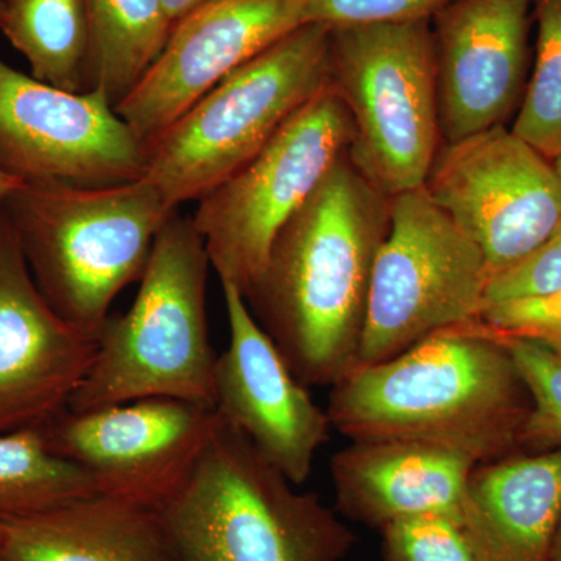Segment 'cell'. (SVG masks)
Returning a JSON list of instances; mask_svg holds the SVG:
<instances>
[{
  "mask_svg": "<svg viewBox=\"0 0 561 561\" xmlns=\"http://www.w3.org/2000/svg\"><path fill=\"white\" fill-rule=\"evenodd\" d=\"M389 227L390 197L346 151L284 225L243 295L305 386L332 387L356 370L373 268Z\"/></svg>",
  "mask_w": 561,
  "mask_h": 561,
  "instance_id": "6da1fadb",
  "label": "cell"
},
{
  "mask_svg": "<svg viewBox=\"0 0 561 561\" xmlns=\"http://www.w3.org/2000/svg\"><path fill=\"white\" fill-rule=\"evenodd\" d=\"M529 390L478 320L434 332L332 386V430L351 442L427 443L486 463L519 448Z\"/></svg>",
  "mask_w": 561,
  "mask_h": 561,
  "instance_id": "7a4b0ae2",
  "label": "cell"
},
{
  "mask_svg": "<svg viewBox=\"0 0 561 561\" xmlns=\"http://www.w3.org/2000/svg\"><path fill=\"white\" fill-rule=\"evenodd\" d=\"M54 311L99 335L117 295L139 283L173 209L146 180L114 186L24 183L2 206Z\"/></svg>",
  "mask_w": 561,
  "mask_h": 561,
  "instance_id": "3957f363",
  "label": "cell"
},
{
  "mask_svg": "<svg viewBox=\"0 0 561 561\" xmlns=\"http://www.w3.org/2000/svg\"><path fill=\"white\" fill-rule=\"evenodd\" d=\"M210 261L191 217L173 214L158 232L135 301L108 317L98 354L70 398L90 411L146 398L216 405L217 356L206 317Z\"/></svg>",
  "mask_w": 561,
  "mask_h": 561,
  "instance_id": "277c9868",
  "label": "cell"
},
{
  "mask_svg": "<svg viewBox=\"0 0 561 561\" xmlns=\"http://www.w3.org/2000/svg\"><path fill=\"white\" fill-rule=\"evenodd\" d=\"M180 561H345L356 535L227 420L161 508Z\"/></svg>",
  "mask_w": 561,
  "mask_h": 561,
  "instance_id": "5b68a950",
  "label": "cell"
},
{
  "mask_svg": "<svg viewBox=\"0 0 561 561\" xmlns=\"http://www.w3.org/2000/svg\"><path fill=\"white\" fill-rule=\"evenodd\" d=\"M331 83V27L308 22L236 69L147 146L144 180L173 209L201 202Z\"/></svg>",
  "mask_w": 561,
  "mask_h": 561,
  "instance_id": "8992f818",
  "label": "cell"
},
{
  "mask_svg": "<svg viewBox=\"0 0 561 561\" xmlns=\"http://www.w3.org/2000/svg\"><path fill=\"white\" fill-rule=\"evenodd\" d=\"M331 84L362 175L387 197L423 187L443 144L431 21L331 28Z\"/></svg>",
  "mask_w": 561,
  "mask_h": 561,
  "instance_id": "52a82bcc",
  "label": "cell"
},
{
  "mask_svg": "<svg viewBox=\"0 0 561 561\" xmlns=\"http://www.w3.org/2000/svg\"><path fill=\"white\" fill-rule=\"evenodd\" d=\"M353 121L328 84L241 171L197 202L191 217L221 284L245 295L276 236L353 142Z\"/></svg>",
  "mask_w": 561,
  "mask_h": 561,
  "instance_id": "ba28073f",
  "label": "cell"
},
{
  "mask_svg": "<svg viewBox=\"0 0 561 561\" xmlns=\"http://www.w3.org/2000/svg\"><path fill=\"white\" fill-rule=\"evenodd\" d=\"M490 273L479 247L423 187L390 197V227L373 268L357 368L427 335L481 319Z\"/></svg>",
  "mask_w": 561,
  "mask_h": 561,
  "instance_id": "9c48e42d",
  "label": "cell"
},
{
  "mask_svg": "<svg viewBox=\"0 0 561 561\" xmlns=\"http://www.w3.org/2000/svg\"><path fill=\"white\" fill-rule=\"evenodd\" d=\"M424 190L482 251L490 279L526 260L561 221L556 162L507 125L442 144Z\"/></svg>",
  "mask_w": 561,
  "mask_h": 561,
  "instance_id": "30bf717a",
  "label": "cell"
},
{
  "mask_svg": "<svg viewBox=\"0 0 561 561\" xmlns=\"http://www.w3.org/2000/svg\"><path fill=\"white\" fill-rule=\"evenodd\" d=\"M0 169L24 183L114 186L144 179L147 146L105 91L58 90L0 57Z\"/></svg>",
  "mask_w": 561,
  "mask_h": 561,
  "instance_id": "8fae6325",
  "label": "cell"
},
{
  "mask_svg": "<svg viewBox=\"0 0 561 561\" xmlns=\"http://www.w3.org/2000/svg\"><path fill=\"white\" fill-rule=\"evenodd\" d=\"M219 420L210 405L146 398L66 408L39 431L51 453L91 476L99 493L161 511L190 478Z\"/></svg>",
  "mask_w": 561,
  "mask_h": 561,
  "instance_id": "7c38bea8",
  "label": "cell"
},
{
  "mask_svg": "<svg viewBox=\"0 0 561 561\" xmlns=\"http://www.w3.org/2000/svg\"><path fill=\"white\" fill-rule=\"evenodd\" d=\"M302 24V0H206L172 25L157 60L114 110L149 144L221 80Z\"/></svg>",
  "mask_w": 561,
  "mask_h": 561,
  "instance_id": "4fadbf2b",
  "label": "cell"
},
{
  "mask_svg": "<svg viewBox=\"0 0 561 561\" xmlns=\"http://www.w3.org/2000/svg\"><path fill=\"white\" fill-rule=\"evenodd\" d=\"M98 335L54 311L0 208V434L43 426L68 408Z\"/></svg>",
  "mask_w": 561,
  "mask_h": 561,
  "instance_id": "5bb4252c",
  "label": "cell"
},
{
  "mask_svg": "<svg viewBox=\"0 0 561 561\" xmlns=\"http://www.w3.org/2000/svg\"><path fill=\"white\" fill-rule=\"evenodd\" d=\"M230 345L217 356L216 411L242 432L268 463L300 486L330 440V415L290 370L254 319L245 297L221 284Z\"/></svg>",
  "mask_w": 561,
  "mask_h": 561,
  "instance_id": "9a60e30c",
  "label": "cell"
},
{
  "mask_svg": "<svg viewBox=\"0 0 561 561\" xmlns=\"http://www.w3.org/2000/svg\"><path fill=\"white\" fill-rule=\"evenodd\" d=\"M534 0H453L431 20L443 144L505 121L522 102Z\"/></svg>",
  "mask_w": 561,
  "mask_h": 561,
  "instance_id": "2e32d148",
  "label": "cell"
},
{
  "mask_svg": "<svg viewBox=\"0 0 561 561\" xmlns=\"http://www.w3.org/2000/svg\"><path fill=\"white\" fill-rule=\"evenodd\" d=\"M478 461L419 442H351L331 460L335 508L381 530L397 519L443 515L461 524L468 481Z\"/></svg>",
  "mask_w": 561,
  "mask_h": 561,
  "instance_id": "e0dca14e",
  "label": "cell"
},
{
  "mask_svg": "<svg viewBox=\"0 0 561 561\" xmlns=\"http://www.w3.org/2000/svg\"><path fill=\"white\" fill-rule=\"evenodd\" d=\"M561 518V449L472 470L461 526L481 561H551Z\"/></svg>",
  "mask_w": 561,
  "mask_h": 561,
  "instance_id": "ac0fdd59",
  "label": "cell"
},
{
  "mask_svg": "<svg viewBox=\"0 0 561 561\" xmlns=\"http://www.w3.org/2000/svg\"><path fill=\"white\" fill-rule=\"evenodd\" d=\"M0 561H180L160 508L94 494L2 522Z\"/></svg>",
  "mask_w": 561,
  "mask_h": 561,
  "instance_id": "d6986e66",
  "label": "cell"
},
{
  "mask_svg": "<svg viewBox=\"0 0 561 561\" xmlns=\"http://www.w3.org/2000/svg\"><path fill=\"white\" fill-rule=\"evenodd\" d=\"M0 32L32 77L70 92L91 90V24L84 0H0Z\"/></svg>",
  "mask_w": 561,
  "mask_h": 561,
  "instance_id": "ffe728a7",
  "label": "cell"
},
{
  "mask_svg": "<svg viewBox=\"0 0 561 561\" xmlns=\"http://www.w3.org/2000/svg\"><path fill=\"white\" fill-rule=\"evenodd\" d=\"M91 24V90L117 105L161 54L172 31L164 0H84Z\"/></svg>",
  "mask_w": 561,
  "mask_h": 561,
  "instance_id": "44dd1931",
  "label": "cell"
},
{
  "mask_svg": "<svg viewBox=\"0 0 561 561\" xmlns=\"http://www.w3.org/2000/svg\"><path fill=\"white\" fill-rule=\"evenodd\" d=\"M94 494L91 476L51 453L39 427L0 434V522Z\"/></svg>",
  "mask_w": 561,
  "mask_h": 561,
  "instance_id": "7402d4cb",
  "label": "cell"
},
{
  "mask_svg": "<svg viewBox=\"0 0 561 561\" xmlns=\"http://www.w3.org/2000/svg\"><path fill=\"white\" fill-rule=\"evenodd\" d=\"M535 60L512 131L556 161L561 157V0H534Z\"/></svg>",
  "mask_w": 561,
  "mask_h": 561,
  "instance_id": "603a6c76",
  "label": "cell"
},
{
  "mask_svg": "<svg viewBox=\"0 0 561 561\" xmlns=\"http://www.w3.org/2000/svg\"><path fill=\"white\" fill-rule=\"evenodd\" d=\"M494 341L508 351L530 394L531 408L519 434V448L531 454L561 449V356L537 343Z\"/></svg>",
  "mask_w": 561,
  "mask_h": 561,
  "instance_id": "cb8c5ba5",
  "label": "cell"
},
{
  "mask_svg": "<svg viewBox=\"0 0 561 561\" xmlns=\"http://www.w3.org/2000/svg\"><path fill=\"white\" fill-rule=\"evenodd\" d=\"M381 535L382 561H481L463 526L449 516L397 519Z\"/></svg>",
  "mask_w": 561,
  "mask_h": 561,
  "instance_id": "d4e9b609",
  "label": "cell"
},
{
  "mask_svg": "<svg viewBox=\"0 0 561 561\" xmlns=\"http://www.w3.org/2000/svg\"><path fill=\"white\" fill-rule=\"evenodd\" d=\"M478 324L491 337L537 343L561 356V289L486 306Z\"/></svg>",
  "mask_w": 561,
  "mask_h": 561,
  "instance_id": "484cf974",
  "label": "cell"
},
{
  "mask_svg": "<svg viewBox=\"0 0 561 561\" xmlns=\"http://www.w3.org/2000/svg\"><path fill=\"white\" fill-rule=\"evenodd\" d=\"M453 0H302L305 21L328 27L431 21Z\"/></svg>",
  "mask_w": 561,
  "mask_h": 561,
  "instance_id": "4316f807",
  "label": "cell"
},
{
  "mask_svg": "<svg viewBox=\"0 0 561 561\" xmlns=\"http://www.w3.org/2000/svg\"><path fill=\"white\" fill-rule=\"evenodd\" d=\"M561 289V221L548 241L515 267L490 279L486 306L542 297ZM483 308V309H485Z\"/></svg>",
  "mask_w": 561,
  "mask_h": 561,
  "instance_id": "83f0119b",
  "label": "cell"
},
{
  "mask_svg": "<svg viewBox=\"0 0 561 561\" xmlns=\"http://www.w3.org/2000/svg\"><path fill=\"white\" fill-rule=\"evenodd\" d=\"M203 2H206V0H164V5L165 10H168L169 20H171L173 25L184 14L190 13L191 10H194L195 7L201 5Z\"/></svg>",
  "mask_w": 561,
  "mask_h": 561,
  "instance_id": "f1b7e54d",
  "label": "cell"
},
{
  "mask_svg": "<svg viewBox=\"0 0 561 561\" xmlns=\"http://www.w3.org/2000/svg\"><path fill=\"white\" fill-rule=\"evenodd\" d=\"M22 184H24V181L16 179V176H11L0 169V208H2L7 198H9L18 187H21Z\"/></svg>",
  "mask_w": 561,
  "mask_h": 561,
  "instance_id": "f546056e",
  "label": "cell"
},
{
  "mask_svg": "<svg viewBox=\"0 0 561 561\" xmlns=\"http://www.w3.org/2000/svg\"><path fill=\"white\" fill-rule=\"evenodd\" d=\"M551 561H561V518L552 542Z\"/></svg>",
  "mask_w": 561,
  "mask_h": 561,
  "instance_id": "4dcf8cb0",
  "label": "cell"
},
{
  "mask_svg": "<svg viewBox=\"0 0 561 561\" xmlns=\"http://www.w3.org/2000/svg\"><path fill=\"white\" fill-rule=\"evenodd\" d=\"M553 162H556V168L559 169V172L561 173V157L559 158V160H556Z\"/></svg>",
  "mask_w": 561,
  "mask_h": 561,
  "instance_id": "1f68e13d",
  "label": "cell"
},
{
  "mask_svg": "<svg viewBox=\"0 0 561 561\" xmlns=\"http://www.w3.org/2000/svg\"><path fill=\"white\" fill-rule=\"evenodd\" d=\"M0 537H2V522H0Z\"/></svg>",
  "mask_w": 561,
  "mask_h": 561,
  "instance_id": "d6a6232c",
  "label": "cell"
}]
</instances>
